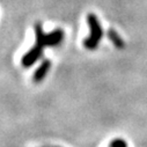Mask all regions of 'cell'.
Returning a JSON list of instances; mask_svg holds the SVG:
<instances>
[{"label":"cell","mask_w":147,"mask_h":147,"mask_svg":"<svg viewBox=\"0 0 147 147\" xmlns=\"http://www.w3.org/2000/svg\"><path fill=\"white\" fill-rule=\"evenodd\" d=\"M87 24L89 27V35L87 36V38L84 40V47L87 50H96L103 37L102 26L98 18L93 13L87 15Z\"/></svg>","instance_id":"cell-1"},{"label":"cell","mask_w":147,"mask_h":147,"mask_svg":"<svg viewBox=\"0 0 147 147\" xmlns=\"http://www.w3.org/2000/svg\"><path fill=\"white\" fill-rule=\"evenodd\" d=\"M43 50H44V48H42V47H40V45H37V44H34V47H32L29 51H27V52L23 55V57H22V59H21L22 66H23L24 68H28V67L32 66L38 59L42 58Z\"/></svg>","instance_id":"cell-2"},{"label":"cell","mask_w":147,"mask_h":147,"mask_svg":"<svg viewBox=\"0 0 147 147\" xmlns=\"http://www.w3.org/2000/svg\"><path fill=\"white\" fill-rule=\"evenodd\" d=\"M64 37H65L64 30L60 28H56L49 34H45V37H44L45 47H57L63 42Z\"/></svg>","instance_id":"cell-3"},{"label":"cell","mask_w":147,"mask_h":147,"mask_svg":"<svg viewBox=\"0 0 147 147\" xmlns=\"http://www.w3.org/2000/svg\"><path fill=\"white\" fill-rule=\"evenodd\" d=\"M51 68V61L49 59H44L40 66L36 68V71L34 72V76H32V81L36 82V84H38L41 81L44 80V78L48 76V73Z\"/></svg>","instance_id":"cell-4"},{"label":"cell","mask_w":147,"mask_h":147,"mask_svg":"<svg viewBox=\"0 0 147 147\" xmlns=\"http://www.w3.org/2000/svg\"><path fill=\"white\" fill-rule=\"evenodd\" d=\"M108 37H109V40L111 41V43H113L117 49H123V48L125 47V43H124L123 38L121 37L119 34H118L115 29L110 28V29L108 30Z\"/></svg>","instance_id":"cell-5"}]
</instances>
